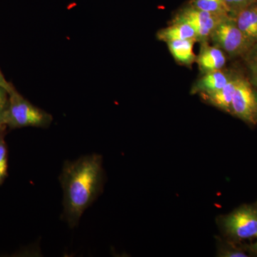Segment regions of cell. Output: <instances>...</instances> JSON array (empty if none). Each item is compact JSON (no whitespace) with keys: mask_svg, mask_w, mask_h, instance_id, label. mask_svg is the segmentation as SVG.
I'll return each mask as SVG.
<instances>
[{"mask_svg":"<svg viewBox=\"0 0 257 257\" xmlns=\"http://www.w3.org/2000/svg\"><path fill=\"white\" fill-rule=\"evenodd\" d=\"M102 162L100 155L92 154L64 162L60 177L64 193L62 217L70 227L77 226L84 211L102 192Z\"/></svg>","mask_w":257,"mask_h":257,"instance_id":"6da1fadb","label":"cell"},{"mask_svg":"<svg viewBox=\"0 0 257 257\" xmlns=\"http://www.w3.org/2000/svg\"><path fill=\"white\" fill-rule=\"evenodd\" d=\"M219 227L226 239L241 243L257 235V201L243 204L219 219Z\"/></svg>","mask_w":257,"mask_h":257,"instance_id":"7a4b0ae2","label":"cell"},{"mask_svg":"<svg viewBox=\"0 0 257 257\" xmlns=\"http://www.w3.org/2000/svg\"><path fill=\"white\" fill-rule=\"evenodd\" d=\"M6 114L8 126L12 128H47L53 120L52 115L32 104L15 89L9 94Z\"/></svg>","mask_w":257,"mask_h":257,"instance_id":"3957f363","label":"cell"},{"mask_svg":"<svg viewBox=\"0 0 257 257\" xmlns=\"http://www.w3.org/2000/svg\"><path fill=\"white\" fill-rule=\"evenodd\" d=\"M210 39L216 47L231 57L244 58L253 46L238 28L232 17L221 22L211 33Z\"/></svg>","mask_w":257,"mask_h":257,"instance_id":"277c9868","label":"cell"},{"mask_svg":"<svg viewBox=\"0 0 257 257\" xmlns=\"http://www.w3.org/2000/svg\"><path fill=\"white\" fill-rule=\"evenodd\" d=\"M230 114L246 124H257V92L248 77L239 74Z\"/></svg>","mask_w":257,"mask_h":257,"instance_id":"5b68a950","label":"cell"},{"mask_svg":"<svg viewBox=\"0 0 257 257\" xmlns=\"http://www.w3.org/2000/svg\"><path fill=\"white\" fill-rule=\"evenodd\" d=\"M229 17L211 14L189 5L177 13L173 22L189 24L196 32L197 41L206 42L219 24Z\"/></svg>","mask_w":257,"mask_h":257,"instance_id":"8992f818","label":"cell"},{"mask_svg":"<svg viewBox=\"0 0 257 257\" xmlns=\"http://www.w3.org/2000/svg\"><path fill=\"white\" fill-rule=\"evenodd\" d=\"M236 72L222 69L204 74L192 87V94H207L224 87L232 79Z\"/></svg>","mask_w":257,"mask_h":257,"instance_id":"52a82bcc","label":"cell"},{"mask_svg":"<svg viewBox=\"0 0 257 257\" xmlns=\"http://www.w3.org/2000/svg\"><path fill=\"white\" fill-rule=\"evenodd\" d=\"M196 61L201 72L205 74L222 69L226 64V57L224 51L216 46H209L206 42H202Z\"/></svg>","mask_w":257,"mask_h":257,"instance_id":"ba28073f","label":"cell"},{"mask_svg":"<svg viewBox=\"0 0 257 257\" xmlns=\"http://www.w3.org/2000/svg\"><path fill=\"white\" fill-rule=\"evenodd\" d=\"M243 35L254 45L257 43V3L243 8L232 17Z\"/></svg>","mask_w":257,"mask_h":257,"instance_id":"9c48e42d","label":"cell"},{"mask_svg":"<svg viewBox=\"0 0 257 257\" xmlns=\"http://www.w3.org/2000/svg\"><path fill=\"white\" fill-rule=\"evenodd\" d=\"M239 76V73L235 74L232 79L224 87L210 94H202L203 97L211 105L230 114L233 96Z\"/></svg>","mask_w":257,"mask_h":257,"instance_id":"30bf717a","label":"cell"},{"mask_svg":"<svg viewBox=\"0 0 257 257\" xmlns=\"http://www.w3.org/2000/svg\"><path fill=\"white\" fill-rule=\"evenodd\" d=\"M157 38L165 42L177 40H191L197 42V35L189 24L173 22L170 26L162 29L157 34Z\"/></svg>","mask_w":257,"mask_h":257,"instance_id":"8fae6325","label":"cell"},{"mask_svg":"<svg viewBox=\"0 0 257 257\" xmlns=\"http://www.w3.org/2000/svg\"><path fill=\"white\" fill-rule=\"evenodd\" d=\"M194 40H177L167 42L171 55L179 63L184 65H192L197 57L194 52Z\"/></svg>","mask_w":257,"mask_h":257,"instance_id":"7c38bea8","label":"cell"},{"mask_svg":"<svg viewBox=\"0 0 257 257\" xmlns=\"http://www.w3.org/2000/svg\"><path fill=\"white\" fill-rule=\"evenodd\" d=\"M189 5L211 14L223 17L231 16L223 0H191Z\"/></svg>","mask_w":257,"mask_h":257,"instance_id":"4fadbf2b","label":"cell"},{"mask_svg":"<svg viewBox=\"0 0 257 257\" xmlns=\"http://www.w3.org/2000/svg\"><path fill=\"white\" fill-rule=\"evenodd\" d=\"M218 256L221 257H248L250 256L246 244L232 242L225 239L219 243Z\"/></svg>","mask_w":257,"mask_h":257,"instance_id":"5bb4252c","label":"cell"},{"mask_svg":"<svg viewBox=\"0 0 257 257\" xmlns=\"http://www.w3.org/2000/svg\"><path fill=\"white\" fill-rule=\"evenodd\" d=\"M3 134H0V184L8 176V147L5 143Z\"/></svg>","mask_w":257,"mask_h":257,"instance_id":"9a60e30c","label":"cell"},{"mask_svg":"<svg viewBox=\"0 0 257 257\" xmlns=\"http://www.w3.org/2000/svg\"><path fill=\"white\" fill-rule=\"evenodd\" d=\"M226 9L231 17L249 5L257 3V0H223Z\"/></svg>","mask_w":257,"mask_h":257,"instance_id":"2e32d148","label":"cell"},{"mask_svg":"<svg viewBox=\"0 0 257 257\" xmlns=\"http://www.w3.org/2000/svg\"><path fill=\"white\" fill-rule=\"evenodd\" d=\"M243 59L249 71H257V43L253 45Z\"/></svg>","mask_w":257,"mask_h":257,"instance_id":"e0dca14e","label":"cell"},{"mask_svg":"<svg viewBox=\"0 0 257 257\" xmlns=\"http://www.w3.org/2000/svg\"><path fill=\"white\" fill-rule=\"evenodd\" d=\"M9 102V93L3 88L0 87V113L8 108Z\"/></svg>","mask_w":257,"mask_h":257,"instance_id":"ac0fdd59","label":"cell"},{"mask_svg":"<svg viewBox=\"0 0 257 257\" xmlns=\"http://www.w3.org/2000/svg\"><path fill=\"white\" fill-rule=\"evenodd\" d=\"M0 87L3 88L5 90L8 91L9 94L15 89L13 84L11 83L8 82L7 79L5 78L4 75L2 73L1 71H0Z\"/></svg>","mask_w":257,"mask_h":257,"instance_id":"d6986e66","label":"cell"},{"mask_svg":"<svg viewBox=\"0 0 257 257\" xmlns=\"http://www.w3.org/2000/svg\"><path fill=\"white\" fill-rule=\"evenodd\" d=\"M255 241L250 244H246V248L251 256H257V235Z\"/></svg>","mask_w":257,"mask_h":257,"instance_id":"ffe728a7","label":"cell"},{"mask_svg":"<svg viewBox=\"0 0 257 257\" xmlns=\"http://www.w3.org/2000/svg\"><path fill=\"white\" fill-rule=\"evenodd\" d=\"M7 126H8V121H7L6 109H5L4 111L0 113V134L3 133Z\"/></svg>","mask_w":257,"mask_h":257,"instance_id":"44dd1931","label":"cell"},{"mask_svg":"<svg viewBox=\"0 0 257 257\" xmlns=\"http://www.w3.org/2000/svg\"><path fill=\"white\" fill-rule=\"evenodd\" d=\"M249 79L257 92V71H250Z\"/></svg>","mask_w":257,"mask_h":257,"instance_id":"7402d4cb","label":"cell"}]
</instances>
